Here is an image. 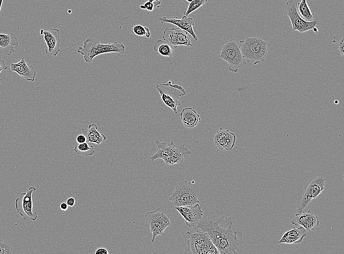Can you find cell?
Segmentation results:
<instances>
[{"mask_svg":"<svg viewBox=\"0 0 344 254\" xmlns=\"http://www.w3.org/2000/svg\"><path fill=\"white\" fill-rule=\"evenodd\" d=\"M196 229L209 235L219 254H239L242 250V231L235 226L230 216L203 217Z\"/></svg>","mask_w":344,"mask_h":254,"instance_id":"cell-1","label":"cell"},{"mask_svg":"<svg viewBox=\"0 0 344 254\" xmlns=\"http://www.w3.org/2000/svg\"><path fill=\"white\" fill-rule=\"evenodd\" d=\"M125 51V46L123 43L116 41L113 43H103L98 39L93 37L86 39L83 45L79 46L77 50V52L81 54L88 63H92L94 58L99 55L111 52L123 54Z\"/></svg>","mask_w":344,"mask_h":254,"instance_id":"cell-2","label":"cell"},{"mask_svg":"<svg viewBox=\"0 0 344 254\" xmlns=\"http://www.w3.org/2000/svg\"><path fill=\"white\" fill-rule=\"evenodd\" d=\"M239 46L247 62L257 64L265 61L270 44L259 37H248L239 42Z\"/></svg>","mask_w":344,"mask_h":254,"instance_id":"cell-3","label":"cell"},{"mask_svg":"<svg viewBox=\"0 0 344 254\" xmlns=\"http://www.w3.org/2000/svg\"><path fill=\"white\" fill-rule=\"evenodd\" d=\"M155 144L158 149L150 157V159L152 161L160 158L164 160L166 165H173L182 163L184 159L192 153L191 150L189 149L185 144L176 145L172 141L167 144L165 142H161L156 140Z\"/></svg>","mask_w":344,"mask_h":254,"instance_id":"cell-4","label":"cell"},{"mask_svg":"<svg viewBox=\"0 0 344 254\" xmlns=\"http://www.w3.org/2000/svg\"><path fill=\"white\" fill-rule=\"evenodd\" d=\"M199 189L194 181H184L176 186L169 197L175 207L190 206L199 203Z\"/></svg>","mask_w":344,"mask_h":254,"instance_id":"cell-5","label":"cell"},{"mask_svg":"<svg viewBox=\"0 0 344 254\" xmlns=\"http://www.w3.org/2000/svg\"><path fill=\"white\" fill-rule=\"evenodd\" d=\"M189 237L186 243L187 248L184 254H220L209 235L201 231L186 232Z\"/></svg>","mask_w":344,"mask_h":254,"instance_id":"cell-6","label":"cell"},{"mask_svg":"<svg viewBox=\"0 0 344 254\" xmlns=\"http://www.w3.org/2000/svg\"><path fill=\"white\" fill-rule=\"evenodd\" d=\"M218 58L229 64L228 69L232 72H237L238 69L246 64L242 55L239 44L235 39L227 40L222 46Z\"/></svg>","mask_w":344,"mask_h":254,"instance_id":"cell-7","label":"cell"},{"mask_svg":"<svg viewBox=\"0 0 344 254\" xmlns=\"http://www.w3.org/2000/svg\"><path fill=\"white\" fill-rule=\"evenodd\" d=\"M145 226L152 233L151 242L159 235H164L165 229L171 225L170 214L160 208L147 212L145 214Z\"/></svg>","mask_w":344,"mask_h":254,"instance_id":"cell-8","label":"cell"},{"mask_svg":"<svg viewBox=\"0 0 344 254\" xmlns=\"http://www.w3.org/2000/svg\"><path fill=\"white\" fill-rule=\"evenodd\" d=\"M155 88L165 105L171 108L175 114H177V107L181 104L179 98L186 94L184 88L180 85L172 84L171 81L157 84Z\"/></svg>","mask_w":344,"mask_h":254,"instance_id":"cell-9","label":"cell"},{"mask_svg":"<svg viewBox=\"0 0 344 254\" xmlns=\"http://www.w3.org/2000/svg\"><path fill=\"white\" fill-rule=\"evenodd\" d=\"M324 178L322 176H315L309 180L297 201V213L303 212L310 201L319 196L324 189Z\"/></svg>","mask_w":344,"mask_h":254,"instance_id":"cell-10","label":"cell"},{"mask_svg":"<svg viewBox=\"0 0 344 254\" xmlns=\"http://www.w3.org/2000/svg\"><path fill=\"white\" fill-rule=\"evenodd\" d=\"M297 1L296 0H288L284 7V14L287 16L291 21L293 30L303 33L313 30L319 21L318 19L308 21L304 20L297 10Z\"/></svg>","mask_w":344,"mask_h":254,"instance_id":"cell-11","label":"cell"},{"mask_svg":"<svg viewBox=\"0 0 344 254\" xmlns=\"http://www.w3.org/2000/svg\"><path fill=\"white\" fill-rule=\"evenodd\" d=\"M36 190L35 187H29L26 192L21 193L20 196L15 199L16 211L24 220L30 219L35 221L38 218L37 212L33 210L32 193Z\"/></svg>","mask_w":344,"mask_h":254,"instance_id":"cell-12","label":"cell"},{"mask_svg":"<svg viewBox=\"0 0 344 254\" xmlns=\"http://www.w3.org/2000/svg\"><path fill=\"white\" fill-rule=\"evenodd\" d=\"M162 38L174 48L180 45L187 47L193 46L188 36V33L179 27H166L164 30Z\"/></svg>","mask_w":344,"mask_h":254,"instance_id":"cell-13","label":"cell"},{"mask_svg":"<svg viewBox=\"0 0 344 254\" xmlns=\"http://www.w3.org/2000/svg\"><path fill=\"white\" fill-rule=\"evenodd\" d=\"M185 221L186 225L189 228L196 229L197 224L201 219L203 211L199 203L190 206L175 207Z\"/></svg>","mask_w":344,"mask_h":254,"instance_id":"cell-14","label":"cell"},{"mask_svg":"<svg viewBox=\"0 0 344 254\" xmlns=\"http://www.w3.org/2000/svg\"><path fill=\"white\" fill-rule=\"evenodd\" d=\"M40 34L43 35V41L46 44L45 52L48 55L56 56L60 51V30L57 28H50L47 30L42 29Z\"/></svg>","mask_w":344,"mask_h":254,"instance_id":"cell-15","label":"cell"},{"mask_svg":"<svg viewBox=\"0 0 344 254\" xmlns=\"http://www.w3.org/2000/svg\"><path fill=\"white\" fill-rule=\"evenodd\" d=\"M213 138L215 147L221 150H231L236 141L235 133L222 127L217 130Z\"/></svg>","mask_w":344,"mask_h":254,"instance_id":"cell-16","label":"cell"},{"mask_svg":"<svg viewBox=\"0 0 344 254\" xmlns=\"http://www.w3.org/2000/svg\"><path fill=\"white\" fill-rule=\"evenodd\" d=\"M291 223L295 226L302 227L306 232H310L319 226L320 221L312 211L308 210L307 212L296 213Z\"/></svg>","mask_w":344,"mask_h":254,"instance_id":"cell-17","label":"cell"},{"mask_svg":"<svg viewBox=\"0 0 344 254\" xmlns=\"http://www.w3.org/2000/svg\"><path fill=\"white\" fill-rule=\"evenodd\" d=\"M158 20L162 24L167 22L177 26L189 33L195 41H197V37L193 30L194 22L192 18L185 15L182 16L181 19H178L177 17H171L170 18H167L163 16L159 18Z\"/></svg>","mask_w":344,"mask_h":254,"instance_id":"cell-18","label":"cell"},{"mask_svg":"<svg viewBox=\"0 0 344 254\" xmlns=\"http://www.w3.org/2000/svg\"><path fill=\"white\" fill-rule=\"evenodd\" d=\"M10 70L28 81L33 82L35 79L36 72L34 67L27 64L24 57H22L18 63H11Z\"/></svg>","mask_w":344,"mask_h":254,"instance_id":"cell-19","label":"cell"},{"mask_svg":"<svg viewBox=\"0 0 344 254\" xmlns=\"http://www.w3.org/2000/svg\"><path fill=\"white\" fill-rule=\"evenodd\" d=\"M306 234L307 232L302 227H294L285 232L278 243L288 244L299 243L301 242Z\"/></svg>","mask_w":344,"mask_h":254,"instance_id":"cell-20","label":"cell"},{"mask_svg":"<svg viewBox=\"0 0 344 254\" xmlns=\"http://www.w3.org/2000/svg\"><path fill=\"white\" fill-rule=\"evenodd\" d=\"M180 116L183 126L187 128H194L200 120L199 115L191 107L182 109Z\"/></svg>","mask_w":344,"mask_h":254,"instance_id":"cell-21","label":"cell"},{"mask_svg":"<svg viewBox=\"0 0 344 254\" xmlns=\"http://www.w3.org/2000/svg\"><path fill=\"white\" fill-rule=\"evenodd\" d=\"M81 130L86 137L87 142L100 145L107 139V136L97 130L95 124H89L87 127H82Z\"/></svg>","mask_w":344,"mask_h":254,"instance_id":"cell-22","label":"cell"},{"mask_svg":"<svg viewBox=\"0 0 344 254\" xmlns=\"http://www.w3.org/2000/svg\"><path fill=\"white\" fill-rule=\"evenodd\" d=\"M19 44L17 38L14 33H0V48L5 55L10 56L14 53V46H17Z\"/></svg>","mask_w":344,"mask_h":254,"instance_id":"cell-23","label":"cell"},{"mask_svg":"<svg viewBox=\"0 0 344 254\" xmlns=\"http://www.w3.org/2000/svg\"><path fill=\"white\" fill-rule=\"evenodd\" d=\"M153 49L160 55L164 57L171 58L174 54L173 46L163 39L156 40L154 43Z\"/></svg>","mask_w":344,"mask_h":254,"instance_id":"cell-24","label":"cell"},{"mask_svg":"<svg viewBox=\"0 0 344 254\" xmlns=\"http://www.w3.org/2000/svg\"><path fill=\"white\" fill-rule=\"evenodd\" d=\"M332 42L336 44V47L338 49L342 59L344 57V22L341 24L340 28L338 31L335 35Z\"/></svg>","mask_w":344,"mask_h":254,"instance_id":"cell-25","label":"cell"},{"mask_svg":"<svg viewBox=\"0 0 344 254\" xmlns=\"http://www.w3.org/2000/svg\"><path fill=\"white\" fill-rule=\"evenodd\" d=\"M297 6L299 14L304 20L310 21L314 20V14L311 11L306 0H301L300 2L297 3Z\"/></svg>","mask_w":344,"mask_h":254,"instance_id":"cell-26","label":"cell"},{"mask_svg":"<svg viewBox=\"0 0 344 254\" xmlns=\"http://www.w3.org/2000/svg\"><path fill=\"white\" fill-rule=\"evenodd\" d=\"M94 146L89 145L87 143L78 144L73 148L75 153L79 155L88 156L92 155L95 152Z\"/></svg>","mask_w":344,"mask_h":254,"instance_id":"cell-27","label":"cell"},{"mask_svg":"<svg viewBox=\"0 0 344 254\" xmlns=\"http://www.w3.org/2000/svg\"><path fill=\"white\" fill-rule=\"evenodd\" d=\"M208 0H193L188 5L186 11L183 12L185 16H188L193 12L203 5Z\"/></svg>","mask_w":344,"mask_h":254,"instance_id":"cell-28","label":"cell"},{"mask_svg":"<svg viewBox=\"0 0 344 254\" xmlns=\"http://www.w3.org/2000/svg\"><path fill=\"white\" fill-rule=\"evenodd\" d=\"M131 31L137 36H145L147 38H150L151 35L150 29L147 27L141 25L134 26L131 28Z\"/></svg>","mask_w":344,"mask_h":254,"instance_id":"cell-29","label":"cell"},{"mask_svg":"<svg viewBox=\"0 0 344 254\" xmlns=\"http://www.w3.org/2000/svg\"><path fill=\"white\" fill-rule=\"evenodd\" d=\"M12 253L11 245L0 238V254H10Z\"/></svg>","mask_w":344,"mask_h":254,"instance_id":"cell-30","label":"cell"},{"mask_svg":"<svg viewBox=\"0 0 344 254\" xmlns=\"http://www.w3.org/2000/svg\"><path fill=\"white\" fill-rule=\"evenodd\" d=\"M140 8L142 9H145L149 11H152L154 8V4L153 3L148 1L146 2L144 4L141 5L140 6Z\"/></svg>","mask_w":344,"mask_h":254,"instance_id":"cell-31","label":"cell"},{"mask_svg":"<svg viewBox=\"0 0 344 254\" xmlns=\"http://www.w3.org/2000/svg\"><path fill=\"white\" fill-rule=\"evenodd\" d=\"M76 140L78 144L84 143L86 142V137L83 134L78 135L76 137Z\"/></svg>","mask_w":344,"mask_h":254,"instance_id":"cell-32","label":"cell"},{"mask_svg":"<svg viewBox=\"0 0 344 254\" xmlns=\"http://www.w3.org/2000/svg\"><path fill=\"white\" fill-rule=\"evenodd\" d=\"M108 250L104 247L98 248L94 252L95 254H108Z\"/></svg>","mask_w":344,"mask_h":254,"instance_id":"cell-33","label":"cell"},{"mask_svg":"<svg viewBox=\"0 0 344 254\" xmlns=\"http://www.w3.org/2000/svg\"><path fill=\"white\" fill-rule=\"evenodd\" d=\"M65 202L68 206L73 207L75 205V199L74 198L71 197L67 198Z\"/></svg>","mask_w":344,"mask_h":254,"instance_id":"cell-34","label":"cell"},{"mask_svg":"<svg viewBox=\"0 0 344 254\" xmlns=\"http://www.w3.org/2000/svg\"><path fill=\"white\" fill-rule=\"evenodd\" d=\"M7 68V66L5 63V61L3 60L0 59V73L2 70H5Z\"/></svg>","mask_w":344,"mask_h":254,"instance_id":"cell-35","label":"cell"},{"mask_svg":"<svg viewBox=\"0 0 344 254\" xmlns=\"http://www.w3.org/2000/svg\"><path fill=\"white\" fill-rule=\"evenodd\" d=\"M68 206L66 202H62L60 205V208L63 212L66 211L68 209Z\"/></svg>","mask_w":344,"mask_h":254,"instance_id":"cell-36","label":"cell"},{"mask_svg":"<svg viewBox=\"0 0 344 254\" xmlns=\"http://www.w3.org/2000/svg\"><path fill=\"white\" fill-rule=\"evenodd\" d=\"M149 1L153 3L154 8H155L156 7H159V5L161 3L162 0H149Z\"/></svg>","mask_w":344,"mask_h":254,"instance_id":"cell-37","label":"cell"},{"mask_svg":"<svg viewBox=\"0 0 344 254\" xmlns=\"http://www.w3.org/2000/svg\"><path fill=\"white\" fill-rule=\"evenodd\" d=\"M183 1H184L185 3H188L189 4L190 2H191L193 0H182Z\"/></svg>","mask_w":344,"mask_h":254,"instance_id":"cell-38","label":"cell"},{"mask_svg":"<svg viewBox=\"0 0 344 254\" xmlns=\"http://www.w3.org/2000/svg\"><path fill=\"white\" fill-rule=\"evenodd\" d=\"M313 30L314 31V32L315 33H318V29L316 27H314V28L313 29Z\"/></svg>","mask_w":344,"mask_h":254,"instance_id":"cell-39","label":"cell"},{"mask_svg":"<svg viewBox=\"0 0 344 254\" xmlns=\"http://www.w3.org/2000/svg\"><path fill=\"white\" fill-rule=\"evenodd\" d=\"M3 0H0V11H1V6L2 5Z\"/></svg>","mask_w":344,"mask_h":254,"instance_id":"cell-40","label":"cell"},{"mask_svg":"<svg viewBox=\"0 0 344 254\" xmlns=\"http://www.w3.org/2000/svg\"><path fill=\"white\" fill-rule=\"evenodd\" d=\"M68 11H69V12H68L69 13H71V11H70V10H68Z\"/></svg>","mask_w":344,"mask_h":254,"instance_id":"cell-41","label":"cell"}]
</instances>
